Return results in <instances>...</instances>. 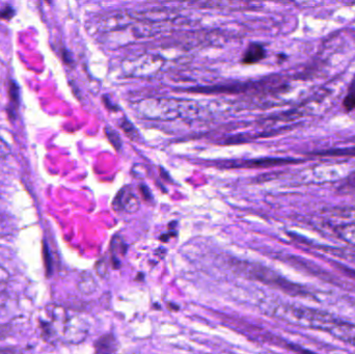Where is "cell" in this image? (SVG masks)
Segmentation results:
<instances>
[{
    "mask_svg": "<svg viewBox=\"0 0 355 354\" xmlns=\"http://www.w3.org/2000/svg\"><path fill=\"white\" fill-rule=\"evenodd\" d=\"M140 199L138 195L128 187H124L118 191L116 197L112 201V208L116 212L126 211L128 213H136L140 209Z\"/></svg>",
    "mask_w": 355,
    "mask_h": 354,
    "instance_id": "cell-1",
    "label": "cell"
},
{
    "mask_svg": "<svg viewBox=\"0 0 355 354\" xmlns=\"http://www.w3.org/2000/svg\"><path fill=\"white\" fill-rule=\"evenodd\" d=\"M8 95H9L10 100L7 109L8 115H9L10 120H15L20 107V87L13 79L10 80Z\"/></svg>",
    "mask_w": 355,
    "mask_h": 354,
    "instance_id": "cell-2",
    "label": "cell"
},
{
    "mask_svg": "<svg viewBox=\"0 0 355 354\" xmlns=\"http://www.w3.org/2000/svg\"><path fill=\"white\" fill-rule=\"evenodd\" d=\"M288 162L285 159H275V158H262V159L244 160L241 162H234L230 164V168H267V166H277Z\"/></svg>",
    "mask_w": 355,
    "mask_h": 354,
    "instance_id": "cell-3",
    "label": "cell"
},
{
    "mask_svg": "<svg viewBox=\"0 0 355 354\" xmlns=\"http://www.w3.org/2000/svg\"><path fill=\"white\" fill-rule=\"evenodd\" d=\"M266 56L264 47L258 43H252L246 49V54H244L242 63L246 65L256 64L260 62Z\"/></svg>",
    "mask_w": 355,
    "mask_h": 354,
    "instance_id": "cell-4",
    "label": "cell"
},
{
    "mask_svg": "<svg viewBox=\"0 0 355 354\" xmlns=\"http://www.w3.org/2000/svg\"><path fill=\"white\" fill-rule=\"evenodd\" d=\"M96 351L97 352H114L116 351L118 344L114 335H107L100 338L95 343Z\"/></svg>",
    "mask_w": 355,
    "mask_h": 354,
    "instance_id": "cell-5",
    "label": "cell"
},
{
    "mask_svg": "<svg viewBox=\"0 0 355 354\" xmlns=\"http://www.w3.org/2000/svg\"><path fill=\"white\" fill-rule=\"evenodd\" d=\"M97 288V283L94 280L93 276L89 274H83L78 283V289L83 294H92Z\"/></svg>",
    "mask_w": 355,
    "mask_h": 354,
    "instance_id": "cell-6",
    "label": "cell"
},
{
    "mask_svg": "<svg viewBox=\"0 0 355 354\" xmlns=\"http://www.w3.org/2000/svg\"><path fill=\"white\" fill-rule=\"evenodd\" d=\"M344 107L348 111H355V76L349 85L348 93L344 99Z\"/></svg>",
    "mask_w": 355,
    "mask_h": 354,
    "instance_id": "cell-7",
    "label": "cell"
},
{
    "mask_svg": "<svg viewBox=\"0 0 355 354\" xmlns=\"http://www.w3.org/2000/svg\"><path fill=\"white\" fill-rule=\"evenodd\" d=\"M120 127L123 130L124 133H125L126 135L129 136L131 140H138V130H136V128L134 127L133 124H132L129 120L126 119V118H123V119L121 120V122H120Z\"/></svg>",
    "mask_w": 355,
    "mask_h": 354,
    "instance_id": "cell-8",
    "label": "cell"
},
{
    "mask_svg": "<svg viewBox=\"0 0 355 354\" xmlns=\"http://www.w3.org/2000/svg\"><path fill=\"white\" fill-rule=\"evenodd\" d=\"M105 134L106 137L109 140L110 144H112L114 148L116 151H120L122 148V146H123V142H122L121 137L118 135V132L116 130L112 129L110 127L105 128Z\"/></svg>",
    "mask_w": 355,
    "mask_h": 354,
    "instance_id": "cell-9",
    "label": "cell"
},
{
    "mask_svg": "<svg viewBox=\"0 0 355 354\" xmlns=\"http://www.w3.org/2000/svg\"><path fill=\"white\" fill-rule=\"evenodd\" d=\"M110 246H111V250L114 254L121 252L122 255H125L126 252H127V245L124 243L121 238L114 237Z\"/></svg>",
    "mask_w": 355,
    "mask_h": 354,
    "instance_id": "cell-10",
    "label": "cell"
},
{
    "mask_svg": "<svg viewBox=\"0 0 355 354\" xmlns=\"http://www.w3.org/2000/svg\"><path fill=\"white\" fill-rule=\"evenodd\" d=\"M43 255H44L45 267H46L47 272L50 276L52 272V258H51L50 250H49L47 244L43 243Z\"/></svg>",
    "mask_w": 355,
    "mask_h": 354,
    "instance_id": "cell-11",
    "label": "cell"
},
{
    "mask_svg": "<svg viewBox=\"0 0 355 354\" xmlns=\"http://www.w3.org/2000/svg\"><path fill=\"white\" fill-rule=\"evenodd\" d=\"M15 10L10 5H5L3 9H0V19L11 20L15 16Z\"/></svg>",
    "mask_w": 355,
    "mask_h": 354,
    "instance_id": "cell-12",
    "label": "cell"
},
{
    "mask_svg": "<svg viewBox=\"0 0 355 354\" xmlns=\"http://www.w3.org/2000/svg\"><path fill=\"white\" fill-rule=\"evenodd\" d=\"M96 270H97V274H99L101 278H107L108 272H108V266L105 260H101V261L96 264Z\"/></svg>",
    "mask_w": 355,
    "mask_h": 354,
    "instance_id": "cell-13",
    "label": "cell"
},
{
    "mask_svg": "<svg viewBox=\"0 0 355 354\" xmlns=\"http://www.w3.org/2000/svg\"><path fill=\"white\" fill-rule=\"evenodd\" d=\"M11 153V148L5 140L0 138V160L6 159Z\"/></svg>",
    "mask_w": 355,
    "mask_h": 354,
    "instance_id": "cell-14",
    "label": "cell"
},
{
    "mask_svg": "<svg viewBox=\"0 0 355 354\" xmlns=\"http://www.w3.org/2000/svg\"><path fill=\"white\" fill-rule=\"evenodd\" d=\"M102 102H103V104L105 105V107L108 109V111H118V105L114 104V103L112 102L111 99H110L107 95L103 96V97H102Z\"/></svg>",
    "mask_w": 355,
    "mask_h": 354,
    "instance_id": "cell-15",
    "label": "cell"
},
{
    "mask_svg": "<svg viewBox=\"0 0 355 354\" xmlns=\"http://www.w3.org/2000/svg\"><path fill=\"white\" fill-rule=\"evenodd\" d=\"M62 58L63 62L68 65V66H71V65H73V62H74V60H73L72 54H71V52L67 50V49H63Z\"/></svg>",
    "mask_w": 355,
    "mask_h": 354,
    "instance_id": "cell-16",
    "label": "cell"
},
{
    "mask_svg": "<svg viewBox=\"0 0 355 354\" xmlns=\"http://www.w3.org/2000/svg\"><path fill=\"white\" fill-rule=\"evenodd\" d=\"M140 192H142V197H144V199L149 201L152 197V195H151L150 189L148 188V186L146 185H140Z\"/></svg>",
    "mask_w": 355,
    "mask_h": 354,
    "instance_id": "cell-17",
    "label": "cell"
},
{
    "mask_svg": "<svg viewBox=\"0 0 355 354\" xmlns=\"http://www.w3.org/2000/svg\"><path fill=\"white\" fill-rule=\"evenodd\" d=\"M9 333L10 329L8 325H0V339H5Z\"/></svg>",
    "mask_w": 355,
    "mask_h": 354,
    "instance_id": "cell-18",
    "label": "cell"
},
{
    "mask_svg": "<svg viewBox=\"0 0 355 354\" xmlns=\"http://www.w3.org/2000/svg\"><path fill=\"white\" fill-rule=\"evenodd\" d=\"M44 1H46L47 3H49V5H50L51 1H52V0H44Z\"/></svg>",
    "mask_w": 355,
    "mask_h": 354,
    "instance_id": "cell-19",
    "label": "cell"
}]
</instances>
